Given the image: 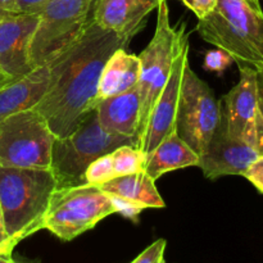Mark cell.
<instances>
[{"label":"cell","instance_id":"cell-29","mask_svg":"<svg viewBox=\"0 0 263 263\" xmlns=\"http://www.w3.org/2000/svg\"><path fill=\"white\" fill-rule=\"evenodd\" d=\"M17 12V0H0V14Z\"/></svg>","mask_w":263,"mask_h":263},{"label":"cell","instance_id":"cell-28","mask_svg":"<svg viewBox=\"0 0 263 263\" xmlns=\"http://www.w3.org/2000/svg\"><path fill=\"white\" fill-rule=\"evenodd\" d=\"M257 102H258V112L263 117V69L257 71Z\"/></svg>","mask_w":263,"mask_h":263},{"label":"cell","instance_id":"cell-33","mask_svg":"<svg viewBox=\"0 0 263 263\" xmlns=\"http://www.w3.org/2000/svg\"><path fill=\"white\" fill-rule=\"evenodd\" d=\"M98 2V0H92V4H91V9H92V7H94V4H95V3H97Z\"/></svg>","mask_w":263,"mask_h":263},{"label":"cell","instance_id":"cell-16","mask_svg":"<svg viewBox=\"0 0 263 263\" xmlns=\"http://www.w3.org/2000/svg\"><path fill=\"white\" fill-rule=\"evenodd\" d=\"M98 121L107 133L134 139L136 145L140 95L138 87L123 94L99 100L95 107Z\"/></svg>","mask_w":263,"mask_h":263},{"label":"cell","instance_id":"cell-2","mask_svg":"<svg viewBox=\"0 0 263 263\" xmlns=\"http://www.w3.org/2000/svg\"><path fill=\"white\" fill-rule=\"evenodd\" d=\"M197 32L230 54L236 64L263 69V10L259 0H218L211 14L198 21Z\"/></svg>","mask_w":263,"mask_h":263},{"label":"cell","instance_id":"cell-31","mask_svg":"<svg viewBox=\"0 0 263 263\" xmlns=\"http://www.w3.org/2000/svg\"><path fill=\"white\" fill-rule=\"evenodd\" d=\"M0 263H15L13 261L12 254H0Z\"/></svg>","mask_w":263,"mask_h":263},{"label":"cell","instance_id":"cell-22","mask_svg":"<svg viewBox=\"0 0 263 263\" xmlns=\"http://www.w3.org/2000/svg\"><path fill=\"white\" fill-rule=\"evenodd\" d=\"M167 241L164 239H158L153 244L148 247L145 251L136 259H134L131 263H157L161 257H163L164 249H166Z\"/></svg>","mask_w":263,"mask_h":263},{"label":"cell","instance_id":"cell-13","mask_svg":"<svg viewBox=\"0 0 263 263\" xmlns=\"http://www.w3.org/2000/svg\"><path fill=\"white\" fill-rule=\"evenodd\" d=\"M258 158L256 149L229 135L220 120L207 148L199 156L198 167L211 180L231 175L243 176L244 172Z\"/></svg>","mask_w":263,"mask_h":263},{"label":"cell","instance_id":"cell-11","mask_svg":"<svg viewBox=\"0 0 263 263\" xmlns=\"http://www.w3.org/2000/svg\"><path fill=\"white\" fill-rule=\"evenodd\" d=\"M238 67L240 72L239 82L220 103L221 122L229 135L253 146L258 115L257 71L247 64H238Z\"/></svg>","mask_w":263,"mask_h":263},{"label":"cell","instance_id":"cell-32","mask_svg":"<svg viewBox=\"0 0 263 263\" xmlns=\"http://www.w3.org/2000/svg\"><path fill=\"white\" fill-rule=\"evenodd\" d=\"M157 263H166V261H164V258H163V257H161V258L158 259V262H157Z\"/></svg>","mask_w":263,"mask_h":263},{"label":"cell","instance_id":"cell-26","mask_svg":"<svg viewBox=\"0 0 263 263\" xmlns=\"http://www.w3.org/2000/svg\"><path fill=\"white\" fill-rule=\"evenodd\" d=\"M254 149L258 157L263 158V117L258 112L256 118V136H254Z\"/></svg>","mask_w":263,"mask_h":263},{"label":"cell","instance_id":"cell-19","mask_svg":"<svg viewBox=\"0 0 263 263\" xmlns=\"http://www.w3.org/2000/svg\"><path fill=\"white\" fill-rule=\"evenodd\" d=\"M145 154L134 145H122L95 159L85 174L86 184L102 185L125 175L144 171Z\"/></svg>","mask_w":263,"mask_h":263},{"label":"cell","instance_id":"cell-7","mask_svg":"<svg viewBox=\"0 0 263 263\" xmlns=\"http://www.w3.org/2000/svg\"><path fill=\"white\" fill-rule=\"evenodd\" d=\"M92 0H49L36 8L39 23L30 46L33 68L46 66L66 50L86 27Z\"/></svg>","mask_w":263,"mask_h":263},{"label":"cell","instance_id":"cell-12","mask_svg":"<svg viewBox=\"0 0 263 263\" xmlns=\"http://www.w3.org/2000/svg\"><path fill=\"white\" fill-rule=\"evenodd\" d=\"M37 23V13L0 14V67L13 81L35 69L30 46Z\"/></svg>","mask_w":263,"mask_h":263},{"label":"cell","instance_id":"cell-20","mask_svg":"<svg viewBox=\"0 0 263 263\" xmlns=\"http://www.w3.org/2000/svg\"><path fill=\"white\" fill-rule=\"evenodd\" d=\"M198 163L199 156L174 130L146 156L144 171L152 179L157 180L167 172L198 166Z\"/></svg>","mask_w":263,"mask_h":263},{"label":"cell","instance_id":"cell-24","mask_svg":"<svg viewBox=\"0 0 263 263\" xmlns=\"http://www.w3.org/2000/svg\"><path fill=\"white\" fill-rule=\"evenodd\" d=\"M259 193L263 194V158L259 157L243 175Z\"/></svg>","mask_w":263,"mask_h":263},{"label":"cell","instance_id":"cell-15","mask_svg":"<svg viewBox=\"0 0 263 263\" xmlns=\"http://www.w3.org/2000/svg\"><path fill=\"white\" fill-rule=\"evenodd\" d=\"M162 2L167 0H98L90 18L105 31L131 40Z\"/></svg>","mask_w":263,"mask_h":263},{"label":"cell","instance_id":"cell-30","mask_svg":"<svg viewBox=\"0 0 263 263\" xmlns=\"http://www.w3.org/2000/svg\"><path fill=\"white\" fill-rule=\"evenodd\" d=\"M13 80L10 79L9 76H7V74L4 73V71L2 69V67H0V89H2L3 86H5V85H8L9 82H12Z\"/></svg>","mask_w":263,"mask_h":263},{"label":"cell","instance_id":"cell-21","mask_svg":"<svg viewBox=\"0 0 263 263\" xmlns=\"http://www.w3.org/2000/svg\"><path fill=\"white\" fill-rule=\"evenodd\" d=\"M234 62L230 54L223 51L222 49H213L205 53L204 57V68L211 72H217L222 73L229 66Z\"/></svg>","mask_w":263,"mask_h":263},{"label":"cell","instance_id":"cell-3","mask_svg":"<svg viewBox=\"0 0 263 263\" xmlns=\"http://www.w3.org/2000/svg\"><path fill=\"white\" fill-rule=\"evenodd\" d=\"M57 181L50 168H14L0 166V208L10 240L43 230L44 217Z\"/></svg>","mask_w":263,"mask_h":263},{"label":"cell","instance_id":"cell-8","mask_svg":"<svg viewBox=\"0 0 263 263\" xmlns=\"http://www.w3.org/2000/svg\"><path fill=\"white\" fill-rule=\"evenodd\" d=\"M55 135L35 109L8 116L0 122V166L50 168Z\"/></svg>","mask_w":263,"mask_h":263},{"label":"cell","instance_id":"cell-5","mask_svg":"<svg viewBox=\"0 0 263 263\" xmlns=\"http://www.w3.org/2000/svg\"><path fill=\"white\" fill-rule=\"evenodd\" d=\"M156 32L151 43L139 55L141 64L138 91L140 95V117H139L136 148L140 141L146 121L151 115L157 98L167 84L172 64L179 53L185 35V25L176 30L170 21V10L167 2H162L157 8Z\"/></svg>","mask_w":263,"mask_h":263},{"label":"cell","instance_id":"cell-6","mask_svg":"<svg viewBox=\"0 0 263 263\" xmlns=\"http://www.w3.org/2000/svg\"><path fill=\"white\" fill-rule=\"evenodd\" d=\"M115 213V202L98 185L57 189L44 217L43 229L61 240L71 241Z\"/></svg>","mask_w":263,"mask_h":263},{"label":"cell","instance_id":"cell-17","mask_svg":"<svg viewBox=\"0 0 263 263\" xmlns=\"http://www.w3.org/2000/svg\"><path fill=\"white\" fill-rule=\"evenodd\" d=\"M49 82V66L37 67L21 79L0 89V122L8 116L33 109L45 95Z\"/></svg>","mask_w":263,"mask_h":263},{"label":"cell","instance_id":"cell-10","mask_svg":"<svg viewBox=\"0 0 263 263\" xmlns=\"http://www.w3.org/2000/svg\"><path fill=\"white\" fill-rule=\"evenodd\" d=\"M187 39L189 36H186L182 41L181 48L172 64V71L167 80V84L164 85L163 90L154 103L143 135L138 144V149H140L145 154V158L168 134L176 130L180 87H181L185 67L189 63V40Z\"/></svg>","mask_w":263,"mask_h":263},{"label":"cell","instance_id":"cell-23","mask_svg":"<svg viewBox=\"0 0 263 263\" xmlns=\"http://www.w3.org/2000/svg\"><path fill=\"white\" fill-rule=\"evenodd\" d=\"M189 10L197 15L198 21L203 20L213 12L218 0H180Z\"/></svg>","mask_w":263,"mask_h":263},{"label":"cell","instance_id":"cell-4","mask_svg":"<svg viewBox=\"0 0 263 263\" xmlns=\"http://www.w3.org/2000/svg\"><path fill=\"white\" fill-rule=\"evenodd\" d=\"M122 145H135L134 139L107 133L100 126L95 109L66 138H55L51 149L50 171L57 189L86 184L85 174L99 157Z\"/></svg>","mask_w":263,"mask_h":263},{"label":"cell","instance_id":"cell-1","mask_svg":"<svg viewBox=\"0 0 263 263\" xmlns=\"http://www.w3.org/2000/svg\"><path fill=\"white\" fill-rule=\"evenodd\" d=\"M130 39L105 31L90 18L81 35L49 66L45 95L33 109L55 138H66L95 109L100 74L108 58Z\"/></svg>","mask_w":263,"mask_h":263},{"label":"cell","instance_id":"cell-27","mask_svg":"<svg viewBox=\"0 0 263 263\" xmlns=\"http://www.w3.org/2000/svg\"><path fill=\"white\" fill-rule=\"evenodd\" d=\"M49 0H17L18 13H32L37 7L43 5Z\"/></svg>","mask_w":263,"mask_h":263},{"label":"cell","instance_id":"cell-9","mask_svg":"<svg viewBox=\"0 0 263 263\" xmlns=\"http://www.w3.org/2000/svg\"><path fill=\"white\" fill-rule=\"evenodd\" d=\"M221 120L220 103L212 89L187 63L180 87L176 131L198 154L204 152Z\"/></svg>","mask_w":263,"mask_h":263},{"label":"cell","instance_id":"cell-14","mask_svg":"<svg viewBox=\"0 0 263 263\" xmlns=\"http://www.w3.org/2000/svg\"><path fill=\"white\" fill-rule=\"evenodd\" d=\"M100 189L115 202L117 213L135 220L146 208H163V198L156 186V180L145 171L125 175L99 185Z\"/></svg>","mask_w":263,"mask_h":263},{"label":"cell","instance_id":"cell-25","mask_svg":"<svg viewBox=\"0 0 263 263\" xmlns=\"http://www.w3.org/2000/svg\"><path fill=\"white\" fill-rule=\"evenodd\" d=\"M14 247L15 246L10 240L7 229H5L4 217H3L2 208H0V254H12Z\"/></svg>","mask_w":263,"mask_h":263},{"label":"cell","instance_id":"cell-18","mask_svg":"<svg viewBox=\"0 0 263 263\" xmlns=\"http://www.w3.org/2000/svg\"><path fill=\"white\" fill-rule=\"evenodd\" d=\"M141 64L138 55L120 48L108 58L99 80L98 102L136 89L140 79Z\"/></svg>","mask_w":263,"mask_h":263}]
</instances>
